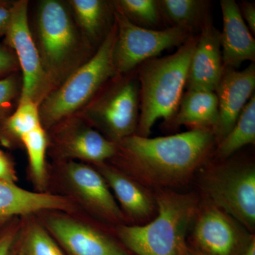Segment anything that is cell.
<instances>
[{
	"instance_id": "4fadbf2b",
	"label": "cell",
	"mask_w": 255,
	"mask_h": 255,
	"mask_svg": "<svg viewBox=\"0 0 255 255\" xmlns=\"http://www.w3.org/2000/svg\"><path fill=\"white\" fill-rule=\"evenodd\" d=\"M28 1H14L5 42L12 49L22 73L20 100L34 101L38 105L49 94L48 83L28 18Z\"/></svg>"
},
{
	"instance_id": "e0dca14e",
	"label": "cell",
	"mask_w": 255,
	"mask_h": 255,
	"mask_svg": "<svg viewBox=\"0 0 255 255\" xmlns=\"http://www.w3.org/2000/svg\"><path fill=\"white\" fill-rule=\"evenodd\" d=\"M44 211H80L73 202L63 196L27 190L18 187L16 182L0 180V223Z\"/></svg>"
},
{
	"instance_id": "4dcf8cb0",
	"label": "cell",
	"mask_w": 255,
	"mask_h": 255,
	"mask_svg": "<svg viewBox=\"0 0 255 255\" xmlns=\"http://www.w3.org/2000/svg\"><path fill=\"white\" fill-rule=\"evenodd\" d=\"M239 6L242 17L252 33H255V6L254 3L243 1Z\"/></svg>"
},
{
	"instance_id": "d590c367",
	"label": "cell",
	"mask_w": 255,
	"mask_h": 255,
	"mask_svg": "<svg viewBox=\"0 0 255 255\" xmlns=\"http://www.w3.org/2000/svg\"><path fill=\"white\" fill-rule=\"evenodd\" d=\"M17 247H18V246H17ZM18 255H19V253H18Z\"/></svg>"
},
{
	"instance_id": "e575fe53",
	"label": "cell",
	"mask_w": 255,
	"mask_h": 255,
	"mask_svg": "<svg viewBox=\"0 0 255 255\" xmlns=\"http://www.w3.org/2000/svg\"><path fill=\"white\" fill-rule=\"evenodd\" d=\"M10 255H18L17 241H16V243H15L14 248H13L12 251H11V254H10Z\"/></svg>"
},
{
	"instance_id": "277c9868",
	"label": "cell",
	"mask_w": 255,
	"mask_h": 255,
	"mask_svg": "<svg viewBox=\"0 0 255 255\" xmlns=\"http://www.w3.org/2000/svg\"><path fill=\"white\" fill-rule=\"evenodd\" d=\"M117 26H113L91 58L78 67L39 105L42 126L46 130L80 113L111 79L117 77L113 51Z\"/></svg>"
},
{
	"instance_id": "7c38bea8",
	"label": "cell",
	"mask_w": 255,
	"mask_h": 255,
	"mask_svg": "<svg viewBox=\"0 0 255 255\" xmlns=\"http://www.w3.org/2000/svg\"><path fill=\"white\" fill-rule=\"evenodd\" d=\"M48 154L53 161H78L94 164L115 155L117 144L106 138L77 114L47 130Z\"/></svg>"
},
{
	"instance_id": "ac0fdd59",
	"label": "cell",
	"mask_w": 255,
	"mask_h": 255,
	"mask_svg": "<svg viewBox=\"0 0 255 255\" xmlns=\"http://www.w3.org/2000/svg\"><path fill=\"white\" fill-rule=\"evenodd\" d=\"M223 16L221 32L223 67L238 69L246 61L255 63V40L242 17L238 4L234 0L220 2Z\"/></svg>"
},
{
	"instance_id": "f546056e",
	"label": "cell",
	"mask_w": 255,
	"mask_h": 255,
	"mask_svg": "<svg viewBox=\"0 0 255 255\" xmlns=\"http://www.w3.org/2000/svg\"><path fill=\"white\" fill-rule=\"evenodd\" d=\"M17 179L12 161L0 150V180L16 182Z\"/></svg>"
},
{
	"instance_id": "8fae6325",
	"label": "cell",
	"mask_w": 255,
	"mask_h": 255,
	"mask_svg": "<svg viewBox=\"0 0 255 255\" xmlns=\"http://www.w3.org/2000/svg\"><path fill=\"white\" fill-rule=\"evenodd\" d=\"M254 238L231 215L200 197L188 245L206 255H241Z\"/></svg>"
},
{
	"instance_id": "cb8c5ba5",
	"label": "cell",
	"mask_w": 255,
	"mask_h": 255,
	"mask_svg": "<svg viewBox=\"0 0 255 255\" xmlns=\"http://www.w3.org/2000/svg\"><path fill=\"white\" fill-rule=\"evenodd\" d=\"M41 126L39 105L31 100H20L16 110L0 124V137L6 145H19L22 135Z\"/></svg>"
},
{
	"instance_id": "8992f818",
	"label": "cell",
	"mask_w": 255,
	"mask_h": 255,
	"mask_svg": "<svg viewBox=\"0 0 255 255\" xmlns=\"http://www.w3.org/2000/svg\"><path fill=\"white\" fill-rule=\"evenodd\" d=\"M193 184L201 198L226 211L255 234V165L252 159L211 158Z\"/></svg>"
},
{
	"instance_id": "30bf717a",
	"label": "cell",
	"mask_w": 255,
	"mask_h": 255,
	"mask_svg": "<svg viewBox=\"0 0 255 255\" xmlns=\"http://www.w3.org/2000/svg\"><path fill=\"white\" fill-rule=\"evenodd\" d=\"M114 17L117 37L113 60L117 76L132 73L164 50L182 46L192 36L186 30L175 26L157 30L140 27L130 22L115 6Z\"/></svg>"
},
{
	"instance_id": "ba28073f",
	"label": "cell",
	"mask_w": 255,
	"mask_h": 255,
	"mask_svg": "<svg viewBox=\"0 0 255 255\" xmlns=\"http://www.w3.org/2000/svg\"><path fill=\"white\" fill-rule=\"evenodd\" d=\"M67 255H135L111 226L81 211H44L35 215Z\"/></svg>"
},
{
	"instance_id": "d6986e66",
	"label": "cell",
	"mask_w": 255,
	"mask_h": 255,
	"mask_svg": "<svg viewBox=\"0 0 255 255\" xmlns=\"http://www.w3.org/2000/svg\"><path fill=\"white\" fill-rule=\"evenodd\" d=\"M219 119V103L216 92L187 90L183 94L174 117L164 124L166 128L170 130L184 126L190 128V130L208 129L215 132Z\"/></svg>"
},
{
	"instance_id": "9a60e30c",
	"label": "cell",
	"mask_w": 255,
	"mask_h": 255,
	"mask_svg": "<svg viewBox=\"0 0 255 255\" xmlns=\"http://www.w3.org/2000/svg\"><path fill=\"white\" fill-rule=\"evenodd\" d=\"M255 65L243 70L224 68L216 92L219 119L215 130L216 145L231 131L244 107L255 94Z\"/></svg>"
},
{
	"instance_id": "603a6c76",
	"label": "cell",
	"mask_w": 255,
	"mask_h": 255,
	"mask_svg": "<svg viewBox=\"0 0 255 255\" xmlns=\"http://www.w3.org/2000/svg\"><path fill=\"white\" fill-rule=\"evenodd\" d=\"M17 240L20 255H67L35 215L21 217Z\"/></svg>"
},
{
	"instance_id": "484cf974",
	"label": "cell",
	"mask_w": 255,
	"mask_h": 255,
	"mask_svg": "<svg viewBox=\"0 0 255 255\" xmlns=\"http://www.w3.org/2000/svg\"><path fill=\"white\" fill-rule=\"evenodd\" d=\"M114 4L130 22L140 27L157 30L162 21L159 1L119 0Z\"/></svg>"
},
{
	"instance_id": "7a4b0ae2",
	"label": "cell",
	"mask_w": 255,
	"mask_h": 255,
	"mask_svg": "<svg viewBox=\"0 0 255 255\" xmlns=\"http://www.w3.org/2000/svg\"><path fill=\"white\" fill-rule=\"evenodd\" d=\"M157 214L140 226L119 225L121 241L135 255H186L187 238L200 196L194 191L161 189L154 191Z\"/></svg>"
},
{
	"instance_id": "83f0119b",
	"label": "cell",
	"mask_w": 255,
	"mask_h": 255,
	"mask_svg": "<svg viewBox=\"0 0 255 255\" xmlns=\"http://www.w3.org/2000/svg\"><path fill=\"white\" fill-rule=\"evenodd\" d=\"M21 218H14L0 231V255H10L21 229Z\"/></svg>"
},
{
	"instance_id": "9c48e42d",
	"label": "cell",
	"mask_w": 255,
	"mask_h": 255,
	"mask_svg": "<svg viewBox=\"0 0 255 255\" xmlns=\"http://www.w3.org/2000/svg\"><path fill=\"white\" fill-rule=\"evenodd\" d=\"M116 78L78 114L106 138L117 143L136 133L140 101L137 73Z\"/></svg>"
},
{
	"instance_id": "1f68e13d",
	"label": "cell",
	"mask_w": 255,
	"mask_h": 255,
	"mask_svg": "<svg viewBox=\"0 0 255 255\" xmlns=\"http://www.w3.org/2000/svg\"><path fill=\"white\" fill-rule=\"evenodd\" d=\"M13 4L14 2L0 1V36H4L7 31L11 19Z\"/></svg>"
},
{
	"instance_id": "44dd1931",
	"label": "cell",
	"mask_w": 255,
	"mask_h": 255,
	"mask_svg": "<svg viewBox=\"0 0 255 255\" xmlns=\"http://www.w3.org/2000/svg\"><path fill=\"white\" fill-rule=\"evenodd\" d=\"M255 143V95L244 107L227 135L217 143L211 158L224 160L245 146Z\"/></svg>"
},
{
	"instance_id": "836d02e7",
	"label": "cell",
	"mask_w": 255,
	"mask_h": 255,
	"mask_svg": "<svg viewBox=\"0 0 255 255\" xmlns=\"http://www.w3.org/2000/svg\"><path fill=\"white\" fill-rule=\"evenodd\" d=\"M186 255H206L201 253V252L198 251L197 250L194 249V248L188 245L187 253Z\"/></svg>"
},
{
	"instance_id": "d6a6232c",
	"label": "cell",
	"mask_w": 255,
	"mask_h": 255,
	"mask_svg": "<svg viewBox=\"0 0 255 255\" xmlns=\"http://www.w3.org/2000/svg\"><path fill=\"white\" fill-rule=\"evenodd\" d=\"M241 255H255V238L248 245Z\"/></svg>"
},
{
	"instance_id": "4316f807",
	"label": "cell",
	"mask_w": 255,
	"mask_h": 255,
	"mask_svg": "<svg viewBox=\"0 0 255 255\" xmlns=\"http://www.w3.org/2000/svg\"><path fill=\"white\" fill-rule=\"evenodd\" d=\"M21 85L14 73L0 79V124L11 115L14 102L21 95Z\"/></svg>"
},
{
	"instance_id": "d4e9b609",
	"label": "cell",
	"mask_w": 255,
	"mask_h": 255,
	"mask_svg": "<svg viewBox=\"0 0 255 255\" xmlns=\"http://www.w3.org/2000/svg\"><path fill=\"white\" fill-rule=\"evenodd\" d=\"M161 14L172 24L182 28L193 36V32L201 28L207 15V2L201 0H162L159 1Z\"/></svg>"
},
{
	"instance_id": "ffe728a7",
	"label": "cell",
	"mask_w": 255,
	"mask_h": 255,
	"mask_svg": "<svg viewBox=\"0 0 255 255\" xmlns=\"http://www.w3.org/2000/svg\"><path fill=\"white\" fill-rule=\"evenodd\" d=\"M68 2L87 43L103 41L108 33L105 31H110L113 25L110 24L114 12L112 4L102 0H71Z\"/></svg>"
},
{
	"instance_id": "3957f363",
	"label": "cell",
	"mask_w": 255,
	"mask_h": 255,
	"mask_svg": "<svg viewBox=\"0 0 255 255\" xmlns=\"http://www.w3.org/2000/svg\"><path fill=\"white\" fill-rule=\"evenodd\" d=\"M197 36H191L173 54L147 60L138 67L139 119L136 133L150 136L159 119L167 123L179 107Z\"/></svg>"
},
{
	"instance_id": "7402d4cb",
	"label": "cell",
	"mask_w": 255,
	"mask_h": 255,
	"mask_svg": "<svg viewBox=\"0 0 255 255\" xmlns=\"http://www.w3.org/2000/svg\"><path fill=\"white\" fill-rule=\"evenodd\" d=\"M19 145H23L28 155V176L34 191L47 192L48 182V138L43 126L22 135Z\"/></svg>"
},
{
	"instance_id": "5b68a950",
	"label": "cell",
	"mask_w": 255,
	"mask_h": 255,
	"mask_svg": "<svg viewBox=\"0 0 255 255\" xmlns=\"http://www.w3.org/2000/svg\"><path fill=\"white\" fill-rule=\"evenodd\" d=\"M37 48L49 93L87 61L89 43L82 38L66 6L44 0L36 16Z\"/></svg>"
},
{
	"instance_id": "f1b7e54d",
	"label": "cell",
	"mask_w": 255,
	"mask_h": 255,
	"mask_svg": "<svg viewBox=\"0 0 255 255\" xmlns=\"http://www.w3.org/2000/svg\"><path fill=\"white\" fill-rule=\"evenodd\" d=\"M18 67L17 58L14 52L0 46V79L11 75Z\"/></svg>"
},
{
	"instance_id": "6da1fadb",
	"label": "cell",
	"mask_w": 255,
	"mask_h": 255,
	"mask_svg": "<svg viewBox=\"0 0 255 255\" xmlns=\"http://www.w3.org/2000/svg\"><path fill=\"white\" fill-rule=\"evenodd\" d=\"M116 144L109 163L151 191H184L212 157L216 141L213 130L197 129L167 136L132 135Z\"/></svg>"
},
{
	"instance_id": "5bb4252c",
	"label": "cell",
	"mask_w": 255,
	"mask_h": 255,
	"mask_svg": "<svg viewBox=\"0 0 255 255\" xmlns=\"http://www.w3.org/2000/svg\"><path fill=\"white\" fill-rule=\"evenodd\" d=\"M92 165L105 179L127 220V225L140 226L155 219L157 205L154 191L108 162Z\"/></svg>"
},
{
	"instance_id": "2e32d148",
	"label": "cell",
	"mask_w": 255,
	"mask_h": 255,
	"mask_svg": "<svg viewBox=\"0 0 255 255\" xmlns=\"http://www.w3.org/2000/svg\"><path fill=\"white\" fill-rule=\"evenodd\" d=\"M223 70L221 32L207 16L191 56L186 88L215 92Z\"/></svg>"
},
{
	"instance_id": "52a82bcc",
	"label": "cell",
	"mask_w": 255,
	"mask_h": 255,
	"mask_svg": "<svg viewBox=\"0 0 255 255\" xmlns=\"http://www.w3.org/2000/svg\"><path fill=\"white\" fill-rule=\"evenodd\" d=\"M46 191L66 198L93 219L113 226L127 225L110 188L92 164L53 161L48 164Z\"/></svg>"
}]
</instances>
